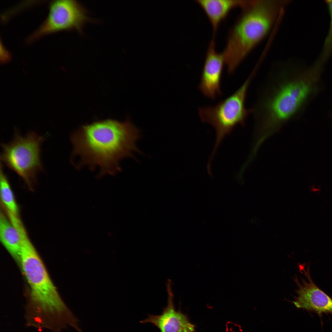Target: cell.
<instances>
[{
    "mask_svg": "<svg viewBox=\"0 0 332 332\" xmlns=\"http://www.w3.org/2000/svg\"><path fill=\"white\" fill-rule=\"evenodd\" d=\"M277 66L265 77L250 108L261 140L295 118L312 89L311 68L301 69L292 63Z\"/></svg>",
    "mask_w": 332,
    "mask_h": 332,
    "instance_id": "6da1fadb",
    "label": "cell"
},
{
    "mask_svg": "<svg viewBox=\"0 0 332 332\" xmlns=\"http://www.w3.org/2000/svg\"><path fill=\"white\" fill-rule=\"evenodd\" d=\"M140 130L129 118L123 122L112 119L99 121L81 126L70 137L73 149L72 163L77 169L87 166L97 176L115 175L121 172L120 162L133 153L141 152L136 142Z\"/></svg>",
    "mask_w": 332,
    "mask_h": 332,
    "instance_id": "7a4b0ae2",
    "label": "cell"
},
{
    "mask_svg": "<svg viewBox=\"0 0 332 332\" xmlns=\"http://www.w3.org/2000/svg\"><path fill=\"white\" fill-rule=\"evenodd\" d=\"M30 288L25 318L30 325L53 329L63 325L71 311L61 299L44 265L26 234L22 236L20 260Z\"/></svg>",
    "mask_w": 332,
    "mask_h": 332,
    "instance_id": "3957f363",
    "label": "cell"
},
{
    "mask_svg": "<svg viewBox=\"0 0 332 332\" xmlns=\"http://www.w3.org/2000/svg\"><path fill=\"white\" fill-rule=\"evenodd\" d=\"M288 3L286 0H251L230 30L222 52L231 73L267 34Z\"/></svg>",
    "mask_w": 332,
    "mask_h": 332,
    "instance_id": "277c9868",
    "label": "cell"
},
{
    "mask_svg": "<svg viewBox=\"0 0 332 332\" xmlns=\"http://www.w3.org/2000/svg\"><path fill=\"white\" fill-rule=\"evenodd\" d=\"M258 69L254 68L242 85L231 95L215 105L199 109L202 121L211 125L215 128L216 139L209 161L212 160L224 138L231 133L238 125H245L246 120L251 114V109L245 106L247 92Z\"/></svg>",
    "mask_w": 332,
    "mask_h": 332,
    "instance_id": "5b68a950",
    "label": "cell"
},
{
    "mask_svg": "<svg viewBox=\"0 0 332 332\" xmlns=\"http://www.w3.org/2000/svg\"><path fill=\"white\" fill-rule=\"evenodd\" d=\"M12 140L1 145V160L32 189L38 173L42 170L41 146L44 137L33 132L21 135L16 128Z\"/></svg>",
    "mask_w": 332,
    "mask_h": 332,
    "instance_id": "8992f818",
    "label": "cell"
},
{
    "mask_svg": "<svg viewBox=\"0 0 332 332\" xmlns=\"http://www.w3.org/2000/svg\"><path fill=\"white\" fill-rule=\"evenodd\" d=\"M86 9L73 0H58L50 4L44 22L30 37L34 39L44 34L59 30H74L81 34L84 26L91 21Z\"/></svg>",
    "mask_w": 332,
    "mask_h": 332,
    "instance_id": "52a82bcc",
    "label": "cell"
},
{
    "mask_svg": "<svg viewBox=\"0 0 332 332\" xmlns=\"http://www.w3.org/2000/svg\"><path fill=\"white\" fill-rule=\"evenodd\" d=\"M304 271L306 280L299 282L296 275L293 279L298 287L295 290L297 296L292 302L298 308L315 313L332 314V298L317 286L313 281L310 273L309 266Z\"/></svg>",
    "mask_w": 332,
    "mask_h": 332,
    "instance_id": "ba28073f",
    "label": "cell"
},
{
    "mask_svg": "<svg viewBox=\"0 0 332 332\" xmlns=\"http://www.w3.org/2000/svg\"><path fill=\"white\" fill-rule=\"evenodd\" d=\"M172 281L169 279L166 283L168 298L166 306L159 315L148 314L140 323H152L160 332H195V326L190 322L187 315L180 309L176 310L174 302Z\"/></svg>",
    "mask_w": 332,
    "mask_h": 332,
    "instance_id": "9c48e42d",
    "label": "cell"
},
{
    "mask_svg": "<svg viewBox=\"0 0 332 332\" xmlns=\"http://www.w3.org/2000/svg\"><path fill=\"white\" fill-rule=\"evenodd\" d=\"M215 38L210 41L202 71L199 89L206 97L214 100L221 95L220 81L225 61L215 49Z\"/></svg>",
    "mask_w": 332,
    "mask_h": 332,
    "instance_id": "30bf717a",
    "label": "cell"
},
{
    "mask_svg": "<svg viewBox=\"0 0 332 332\" xmlns=\"http://www.w3.org/2000/svg\"><path fill=\"white\" fill-rule=\"evenodd\" d=\"M207 15L212 27L213 37L221 22L234 8H243L247 0H196Z\"/></svg>",
    "mask_w": 332,
    "mask_h": 332,
    "instance_id": "8fae6325",
    "label": "cell"
},
{
    "mask_svg": "<svg viewBox=\"0 0 332 332\" xmlns=\"http://www.w3.org/2000/svg\"><path fill=\"white\" fill-rule=\"evenodd\" d=\"M0 238L8 251L14 258L19 261L22 246L21 235L17 228L2 211L0 215Z\"/></svg>",
    "mask_w": 332,
    "mask_h": 332,
    "instance_id": "7c38bea8",
    "label": "cell"
},
{
    "mask_svg": "<svg viewBox=\"0 0 332 332\" xmlns=\"http://www.w3.org/2000/svg\"><path fill=\"white\" fill-rule=\"evenodd\" d=\"M0 196L7 211L18 216V209L7 176L1 163L0 171Z\"/></svg>",
    "mask_w": 332,
    "mask_h": 332,
    "instance_id": "4fadbf2b",
    "label": "cell"
},
{
    "mask_svg": "<svg viewBox=\"0 0 332 332\" xmlns=\"http://www.w3.org/2000/svg\"><path fill=\"white\" fill-rule=\"evenodd\" d=\"M330 15L329 30L318 59L324 62L332 53V0L325 1Z\"/></svg>",
    "mask_w": 332,
    "mask_h": 332,
    "instance_id": "5bb4252c",
    "label": "cell"
}]
</instances>
